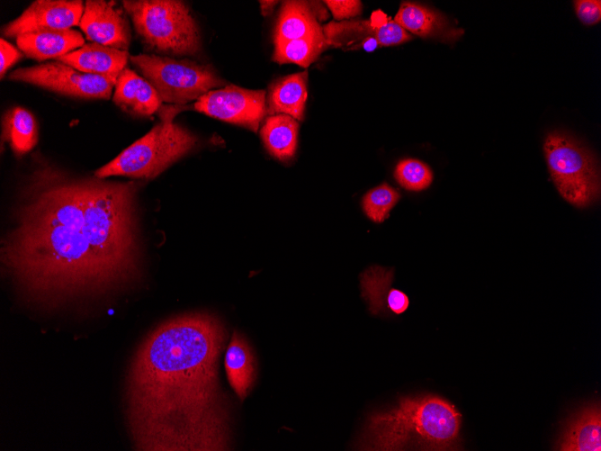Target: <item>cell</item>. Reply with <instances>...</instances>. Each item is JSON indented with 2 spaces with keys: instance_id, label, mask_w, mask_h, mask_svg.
<instances>
[{
  "instance_id": "cell-29",
  "label": "cell",
  "mask_w": 601,
  "mask_h": 451,
  "mask_svg": "<svg viewBox=\"0 0 601 451\" xmlns=\"http://www.w3.org/2000/svg\"><path fill=\"white\" fill-rule=\"evenodd\" d=\"M0 56H1L0 74L1 77H3L7 69L12 65H13L19 59L22 58V53H20L12 44H10L4 39L1 38Z\"/></svg>"
},
{
  "instance_id": "cell-21",
  "label": "cell",
  "mask_w": 601,
  "mask_h": 451,
  "mask_svg": "<svg viewBox=\"0 0 601 451\" xmlns=\"http://www.w3.org/2000/svg\"><path fill=\"white\" fill-rule=\"evenodd\" d=\"M225 369L232 389L243 401L254 385L256 362L247 340L238 331H234L227 348Z\"/></svg>"
},
{
  "instance_id": "cell-12",
  "label": "cell",
  "mask_w": 601,
  "mask_h": 451,
  "mask_svg": "<svg viewBox=\"0 0 601 451\" xmlns=\"http://www.w3.org/2000/svg\"><path fill=\"white\" fill-rule=\"evenodd\" d=\"M79 26L86 38L93 42L121 50L129 49V22L123 10L113 1H85Z\"/></svg>"
},
{
  "instance_id": "cell-5",
  "label": "cell",
  "mask_w": 601,
  "mask_h": 451,
  "mask_svg": "<svg viewBox=\"0 0 601 451\" xmlns=\"http://www.w3.org/2000/svg\"><path fill=\"white\" fill-rule=\"evenodd\" d=\"M122 5L137 33L151 49L175 56L200 50L197 24L189 9L175 0H125Z\"/></svg>"
},
{
  "instance_id": "cell-2",
  "label": "cell",
  "mask_w": 601,
  "mask_h": 451,
  "mask_svg": "<svg viewBox=\"0 0 601 451\" xmlns=\"http://www.w3.org/2000/svg\"><path fill=\"white\" fill-rule=\"evenodd\" d=\"M225 339L222 322L206 312L172 318L144 338L124 385L125 420L135 449L230 448V407L218 377Z\"/></svg>"
},
{
  "instance_id": "cell-11",
  "label": "cell",
  "mask_w": 601,
  "mask_h": 451,
  "mask_svg": "<svg viewBox=\"0 0 601 451\" xmlns=\"http://www.w3.org/2000/svg\"><path fill=\"white\" fill-rule=\"evenodd\" d=\"M84 8L80 0H37L4 26L3 33L17 38L30 32L70 29L79 25Z\"/></svg>"
},
{
  "instance_id": "cell-26",
  "label": "cell",
  "mask_w": 601,
  "mask_h": 451,
  "mask_svg": "<svg viewBox=\"0 0 601 451\" xmlns=\"http://www.w3.org/2000/svg\"><path fill=\"white\" fill-rule=\"evenodd\" d=\"M394 176L399 184L410 191L427 188L433 179L431 169L417 159L401 160L395 168Z\"/></svg>"
},
{
  "instance_id": "cell-13",
  "label": "cell",
  "mask_w": 601,
  "mask_h": 451,
  "mask_svg": "<svg viewBox=\"0 0 601 451\" xmlns=\"http://www.w3.org/2000/svg\"><path fill=\"white\" fill-rule=\"evenodd\" d=\"M316 2H283L274 30V42L297 40L323 32L319 21L327 17Z\"/></svg>"
},
{
  "instance_id": "cell-10",
  "label": "cell",
  "mask_w": 601,
  "mask_h": 451,
  "mask_svg": "<svg viewBox=\"0 0 601 451\" xmlns=\"http://www.w3.org/2000/svg\"><path fill=\"white\" fill-rule=\"evenodd\" d=\"M194 109L256 131L266 114L265 92L229 85L201 96L195 102Z\"/></svg>"
},
{
  "instance_id": "cell-20",
  "label": "cell",
  "mask_w": 601,
  "mask_h": 451,
  "mask_svg": "<svg viewBox=\"0 0 601 451\" xmlns=\"http://www.w3.org/2000/svg\"><path fill=\"white\" fill-rule=\"evenodd\" d=\"M308 72L292 74L274 82L267 99L266 113L287 114L301 121L307 100Z\"/></svg>"
},
{
  "instance_id": "cell-3",
  "label": "cell",
  "mask_w": 601,
  "mask_h": 451,
  "mask_svg": "<svg viewBox=\"0 0 601 451\" xmlns=\"http://www.w3.org/2000/svg\"><path fill=\"white\" fill-rule=\"evenodd\" d=\"M462 414L435 394L401 396L366 419L358 450H460Z\"/></svg>"
},
{
  "instance_id": "cell-19",
  "label": "cell",
  "mask_w": 601,
  "mask_h": 451,
  "mask_svg": "<svg viewBox=\"0 0 601 451\" xmlns=\"http://www.w3.org/2000/svg\"><path fill=\"white\" fill-rule=\"evenodd\" d=\"M19 49L29 58L45 60L58 59L72 50L84 46L82 34L72 29L49 30L25 33L16 38Z\"/></svg>"
},
{
  "instance_id": "cell-14",
  "label": "cell",
  "mask_w": 601,
  "mask_h": 451,
  "mask_svg": "<svg viewBox=\"0 0 601 451\" xmlns=\"http://www.w3.org/2000/svg\"><path fill=\"white\" fill-rule=\"evenodd\" d=\"M393 269L373 266L361 275L362 295L374 315L390 312L401 314L409 304L408 297L401 291L391 288Z\"/></svg>"
},
{
  "instance_id": "cell-1",
  "label": "cell",
  "mask_w": 601,
  "mask_h": 451,
  "mask_svg": "<svg viewBox=\"0 0 601 451\" xmlns=\"http://www.w3.org/2000/svg\"><path fill=\"white\" fill-rule=\"evenodd\" d=\"M136 182L77 178L40 162L24 184L1 263L40 308L100 298L140 277Z\"/></svg>"
},
{
  "instance_id": "cell-4",
  "label": "cell",
  "mask_w": 601,
  "mask_h": 451,
  "mask_svg": "<svg viewBox=\"0 0 601 451\" xmlns=\"http://www.w3.org/2000/svg\"><path fill=\"white\" fill-rule=\"evenodd\" d=\"M178 112L177 106L162 108L159 112L161 122L114 159L97 169L94 176H125L151 179L189 152L198 139L173 122Z\"/></svg>"
},
{
  "instance_id": "cell-30",
  "label": "cell",
  "mask_w": 601,
  "mask_h": 451,
  "mask_svg": "<svg viewBox=\"0 0 601 451\" xmlns=\"http://www.w3.org/2000/svg\"><path fill=\"white\" fill-rule=\"evenodd\" d=\"M263 15H268L274 9L277 1H259Z\"/></svg>"
},
{
  "instance_id": "cell-24",
  "label": "cell",
  "mask_w": 601,
  "mask_h": 451,
  "mask_svg": "<svg viewBox=\"0 0 601 451\" xmlns=\"http://www.w3.org/2000/svg\"><path fill=\"white\" fill-rule=\"evenodd\" d=\"M328 47L324 33L274 42L273 59L280 64L294 63L308 68Z\"/></svg>"
},
{
  "instance_id": "cell-25",
  "label": "cell",
  "mask_w": 601,
  "mask_h": 451,
  "mask_svg": "<svg viewBox=\"0 0 601 451\" xmlns=\"http://www.w3.org/2000/svg\"><path fill=\"white\" fill-rule=\"evenodd\" d=\"M400 195L391 186L382 184L370 190L363 199L365 214L375 222H382L389 217L390 211L395 206Z\"/></svg>"
},
{
  "instance_id": "cell-27",
  "label": "cell",
  "mask_w": 601,
  "mask_h": 451,
  "mask_svg": "<svg viewBox=\"0 0 601 451\" xmlns=\"http://www.w3.org/2000/svg\"><path fill=\"white\" fill-rule=\"evenodd\" d=\"M331 11L336 22L349 20L362 13V3L357 0H327L324 1Z\"/></svg>"
},
{
  "instance_id": "cell-8",
  "label": "cell",
  "mask_w": 601,
  "mask_h": 451,
  "mask_svg": "<svg viewBox=\"0 0 601 451\" xmlns=\"http://www.w3.org/2000/svg\"><path fill=\"white\" fill-rule=\"evenodd\" d=\"M9 79L85 99H108L115 86L108 77L81 72L61 61L15 69Z\"/></svg>"
},
{
  "instance_id": "cell-9",
  "label": "cell",
  "mask_w": 601,
  "mask_h": 451,
  "mask_svg": "<svg viewBox=\"0 0 601 451\" xmlns=\"http://www.w3.org/2000/svg\"><path fill=\"white\" fill-rule=\"evenodd\" d=\"M328 46L345 50L363 49L374 50L378 47L404 43L412 36L381 11L375 12L370 20H345L330 22L322 26Z\"/></svg>"
},
{
  "instance_id": "cell-17",
  "label": "cell",
  "mask_w": 601,
  "mask_h": 451,
  "mask_svg": "<svg viewBox=\"0 0 601 451\" xmlns=\"http://www.w3.org/2000/svg\"><path fill=\"white\" fill-rule=\"evenodd\" d=\"M128 58V50L92 42L59 57L58 60L81 72L108 77L116 83L119 75L126 68Z\"/></svg>"
},
{
  "instance_id": "cell-28",
  "label": "cell",
  "mask_w": 601,
  "mask_h": 451,
  "mask_svg": "<svg viewBox=\"0 0 601 451\" xmlns=\"http://www.w3.org/2000/svg\"><path fill=\"white\" fill-rule=\"evenodd\" d=\"M579 19L585 24L591 25L601 19V2L599 0H579L574 2Z\"/></svg>"
},
{
  "instance_id": "cell-6",
  "label": "cell",
  "mask_w": 601,
  "mask_h": 451,
  "mask_svg": "<svg viewBox=\"0 0 601 451\" xmlns=\"http://www.w3.org/2000/svg\"><path fill=\"white\" fill-rule=\"evenodd\" d=\"M543 149L549 171L561 195L577 207L594 203L600 194V174L594 155L573 137L549 133Z\"/></svg>"
},
{
  "instance_id": "cell-23",
  "label": "cell",
  "mask_w": 601,
  "mask_h": 451,
  "mask_svg": "<svg viewBox=\"0 0 601 451\" xmlns=\"http://www.w3.org/2000/svg\"><path fill=\"white\" fill-rule=\"evenodd\" d=\"M3 139L17 156L29 152L37 143L38 128L34 116L28 110L15 106L3 118Z\"/></svg>"
},
{
  "instance_id": "cell-15",
  "label": "cell",
  "mask_w": 601,
  "mask_h": 451,
  "mask_svg": "<svg viewBox=\"0 0 601 451\" xmlns=\"http://www.w3.org/2000/svg\"><path fill=\"white\" fill-rule=\"evenodd\" d=\"M554 448L561 451H600V404L588 403L575 412L563 427Z\"/></svg>"
},
{
  "instance_id": "cell-7",
  "label": "cell",
  "mask_w": 601,
  "mask_h": 451,
  "mask_svg": "<svg viewBox=\"0 0 601 451\" xmlns=\"http://www.w3.org/2000/svg\"><path fill=\"white\" fill-rule=\"evenodd\" d=\"M130 59L154 86L162 102L184 104L223 85L212 68L189 59L139 54Z\"/></svg>"
},
{
  "instance_id": "cell-22",
  "label": "cell",
  "mask_w": 601,
  "mask_h": 451,
  "mask_svg": "<svg viewBox=\"0 0 601 451\" xmlns=\"http://www.w3.org/2000/svg\"><path fill=\"white\" fill-rule=\"evenodd\" d=\"M299 123L287 114L267 117L261 129L263 142L271 155L281 161H288L297 148Z\"/></svg>"
},
{
  "instance_id": "cell-18",
  "label": "cell",
  "mask_w": 601,
  "mask_h": 451,
  "mask_svg": "<svg viewBox=\"0 0 601 451\" xmlns=\"http://www.w3.org/2000/svg\"><path fill=\"white\" fill-rule=\"evenodd\" d=\"M114 86L113 102L130 114L149 116L161 106L162 100L154 86L128 68L121 72Z\"/></svg>"
},
{
  "instance_id": "cell-16",
  "label": "cell",
  "mask_w": 601,
  "mask_h": 451,
  "mask_svg": "<svg viewBox=\"0 0 601 451\" xmlns=\"http://www.w3.org/2000/svg\"><path fill=\"white\" fill-rule=\"evenodd\" d=\"M393 20L407 32L422 38L447 42L459 39L463 33V30L453 27L440 12L412 2H403Z\"/></svg>"
}]
</instances>
